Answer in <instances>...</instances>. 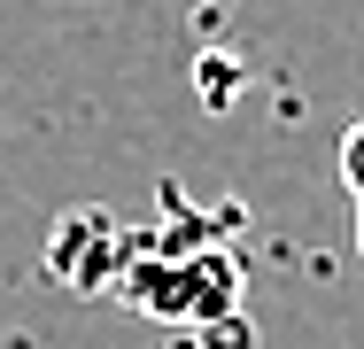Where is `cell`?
Wrapping results in <instances>:
<instances>
[{
  "label": "cell",
  "mask_w": 364,
  "mask_h": 349,
  "mask_svg": "<svg viewBox=\"0 0 364 349\" xmlns=\"http://www.w3.org/2000/svg\"><path fill=\"white\" fill-rule=\"evenodd\" d=\"M341 187L364 202V125H349V132H341Z\"/></svg>",
  "instance_id": "cell-1"
},
{
  "label": "cell",
  "mask_w": 364,
  "mask_h": 349,
  "mask_svg": "<svg viewBox=\"0 0 364 349\" xmlns=\"http://www.w3.org/2000/svg\"><path fill=\"white\" fill-rule=\"evenodd\" d=\"M357 249H364V202H357Z\"/></svg>",
  "instance_id": "cell-2"
}]
</instances>
